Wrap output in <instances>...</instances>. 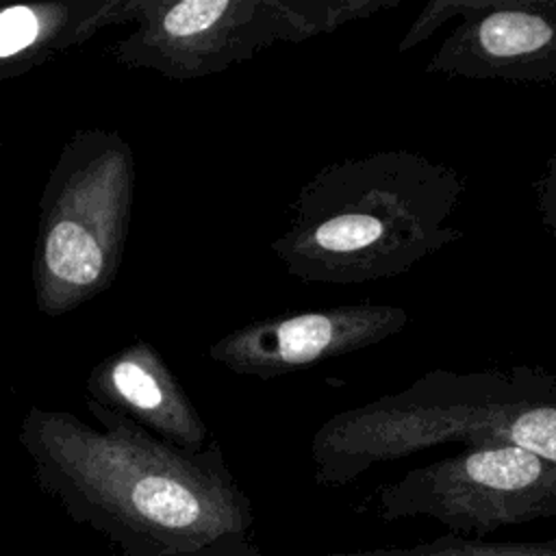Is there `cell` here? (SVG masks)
Returning <instances> with one entry per match:
<instances>
[{"instance_id":"4","label":"cell","mask_w":556,"mask_h":556,"mask_svg":"<svg viewBox=\"0 0 556 556\" xmlns=\"http://www.w3.org/2000/svg\"><path fill=\"white\" fill-rule=\"evenodd\" d=\"M135 180V154L119 132L85 128L65 139L39 198L30 271L39 313H72L111 287L126 250Z\"/></svg>"},{"instance_id":"10","label":"cell","mask_w":556,"mask_h":556,"mask_svg":"<svg viewBox=\"0 0 556 556\" xmlns=\"http://www.w3.org/2000/svg\"><path fill=\"white\" fill-rule=\"evenodd\" d=\"M117 24H130V0L4 4L0 7V80L37 70Z\"/></svg>"},{"instance_id":"2","label":"cell","mask_w":556,"mask_h":556,"mask_svg":"<svg viewBox=\"0 0 556 556\" xmlns=\"http://www.w3.org/2000/svg\"><path fill=\"white\" fill-rule=\"evenodd\" d=\"M465 191L458 169L410 150L334 161L300 187L269 248L304 282L395 278L463 239L450 217Z\"/></svg>"},{"instance_id":"11","label":"cell","mask_w":556,"mask_h":556,"mask_svg":"<svg viewBox=\"0 0 556 556\" xmlns=\"http://www.w3.org/2000/svg\"><path fill=\"white\" fill-rule=\"evenodd\" d=\"M328 556H556V536L545 541H482L450 532L415 545L337 549Z\"/></svg>"},{"instance_id":"15","label":"cell","mask_w":556,"mask_h":556,"mask_svg":"<svg viewBox=\"0 0 556 556\" xmlns=\"http://www.w3.org/2000/svg\"><path fill=\"white\" fill-rule=\"evenodd\" d=\"M0 152H2V139H0Z\"/></svg>"},{"instance_id":"6","label":"cell","mask_w":556,"mask_h":556,"mask_svg":"<svg viewBox=\"0 0 556 556\" xmlns=\"http://www.w3.org/2000/svg\"><path fill=\"white\" fill-rule=\"evenodd\" d=\"M384 521L428 517L454 534L556 517V463L517 445L467 447L406 471L378 491Z\"/></svg>"},{"instance_id":"5","label":"cell","mask_w":556,"mask_h":556,"mask_svg":"<svg viewBox=\"0 0 556 556\" xmlns=\"http://www.w3.org/2000/svg\"><path fill=\"white\" fill-rule=\"evenodd\" d=\"M400 0H130L132 30L111 56L132 70L191 80L397 7Z\"/></svg>"},{"instance_id":"8","label":"cell","mask_w":556,"mask_h":556,"mask_svg":"<svg viewBox=\"0 0 556 556\" xmlns=\"http://www.w3.org/2000/svg\"><path fill=\"white\" fill-rule=\"evenodd\" d=\"M556 70V0H493L467 15L426 63L428 74L530 80Z\"/></svg>"},{"instance_id":"12","label":"cell","mask_w":556,"mask_h":556,"mask_svg":"<svg viewBox=\"0 0 556 556\" xmlns=\"http://www.w3.org/2000/svg\"><path fill=\"white\" fill-rule=\"evenodd\" d=\"M491 4H493V0H432V2H428L419 11V15L413 20L408 30L404 33L402 41L397 43V52L413 50L417 43L432 37L443 22H447L452 17L465 20L471 13H482V11L491 9Z\"/></svg>"},{"instance_id":"3","label":"cell","mask_w":556,"mask_h":556,"mask_svg":"<svg viewBox=\"0 0 556 556\" xmlns=\"http://www.w3.org/2000/svg\"><path fill=\"white\" fill-rule=\"evenodd\" d=\"M443 443L517 445L556 463V374L541 367L432 369L397 393L328 417L311 441L319 486Z\"/></svg>"},{"instance_id":"13","label":"cell","mask_w":556,"mask_h":556,"mask_svg":"<svg viewBox=\"0 0 556 556\" xmlns=\"http://www.w3.org/2000/svg\"><path fill=\"white\" fill-rule=\"evenodd\" d=\"M534 193H536L539 215L556 241V150L552 152L543 174L534 182Z\"/></svg>"},{"instance_id":"9","label":"cell","mask_w":556,"mask_h":556,"mask_svg":"<svg viewBox=\"0 0 556 556\" xmlns=\"http://www.w3.org/2000/svg\"><path fill=\"white\" fill-rule=\"evenodd\" d=\"M87 400L182 450H202L208 437L206 424L178 378L163 356L141 339L91 369Z\"/></svg>"},{"instance_id":"14","label":"cell","mask_w":556,"mask_h":556,"mask_svg":"<svg viewBox=\"0 0 556 556\" xmlns=\"http://www.w3.org/2000/svg\"><path fill=\"white\" fill-rule=\"evenodd\" d=\"M243 556H258V552H256V547H252V549H250V552H245Z\"/></svg>"},{"instance_id":"1","label":"cell","mask_w":556,"mask_h":556,"mask_svg":"<svg viewBox=\"0 0 556 556\" xmlns=\"http://www.w3.org/2000/svg\"><path fill=\"white\" fill-rule=\"evenodd\" d=\"M87 408L100 428L41 406L22 419L20 441L50 486L180 552L248 534L252 504L217 441L182 450L91 400Z\"/></svg>"},{"instance_id":"7","label":"cell","mask_w":556,"mask_h":556,"mask_svg":"<svg viewBox=\"0 0 556 556\" xmlns=\"http://www.w3.org/2000/svg\"><path fill=\"white\" fill-rule=\"evenodd\" d=\"M408 321L406 308L369 302L269 315L215 341L208 356L235 374L271 380L371 348Z\"/></svg>"}]
</instances>
